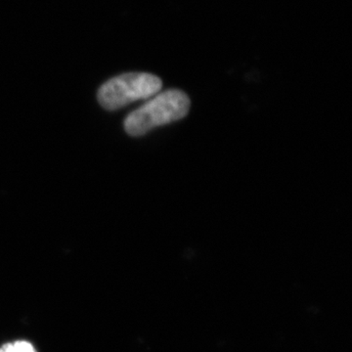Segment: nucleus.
I'll list each match as a JSON object with an SVG mask.
<instances>
[{
	"instance_id": "obj_1",
	"label": "nucleus",
	"mask_w": 352,
	"mask_h": 352,
	"mask_svg": "<svg viewBox=\"0 0 352 352\" xmlns=\"http://www.w3.org/2000/svg\"><path fill=\"white\" fill-rule=\"evenodd\" d=\"M188 95L179 89H168L155 95L124 120V129L138 138L155 127L164 126L186 117L189 113Z\"/></svg>"
},
{
	"instance_id": "obj_2",
	"label": "nucleus",
	"mask_w": 352,
	"mask_h": 352,
	"mask_svg": "<svg viewBox=\"0 0 352 352\" xmlns=\"http://www.w3.org/2000/svg\"><path fill=\"white\" fill-rule=\"evenodd\" d=\"M163 82L149 73H127L115 76L104 83L97 98L102 107L115 111L132 102L151 98L161 91Z\"/></svg>"
},
{
	"instance_id": "obj_3",
	"label": "nucleus",
	"mask_w": 352,
	"mask_h": 352,
	"mask_svg": "<svg viewBox=\"0 0 352 352\" xmlns=\"http://www.w3.org/2000/svg\"><path fill=\"white\" fill-rule=\"evenodd\" d=\"M12 346L15 352H36L34 346L27 342H16Z\"/></svg>"
},
{
	"instance_id": "obj_4",
	"label": "nucleus",
	"mask_w": 352,
	"mask_h": 352,
	"mask_svg": "<svg viewBox=\"0 0 352 352\" xmlns=\"http://www.w3.org/2000/svg\"><path fill=\"white\" fill-rule=\"evenodd\" d=\"M0 352H15V351H14L12 344H6V346H2L1 349H0Z\"/></svg>"
}]
</instances>
